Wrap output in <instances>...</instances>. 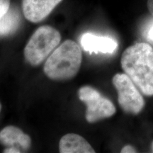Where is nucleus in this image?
I'll use <instances>...</instances> for the list:
<instances>
[{"mask_svg":"<svg viewBox=\"0 0 153 153\" xmlns=\"http://www.w3.org/2000/svg\"><path fill=\"white\" fill-rule=\"evenodd\" d=\"M120 64L143 94L153 96V48L150 44L137 43L126 48Z\"/></svg>","mask_w":153,"mask_h":153,"instance_id":"1","label":"nucleus"},{"mask_svg":"<svg viewBox=\"0 0 153 153\" xmlns=\"http://www.w3.org/2000/svg\"><path fill=\"white\" fill-rule=\"evenodd\" d=\"M82 60L79 45L72 40H68L50 55L44 65V72L53 80L70 79L79 72Z\"/></svg>","mask_w":153,"mask_h":153,"instance_id":"2","label":"nucleus"},{"mask_svg":"<svg viewBox=\"0 0 153 153\" xmlns=\"http://www.w3.org/2000/svg\"><path fill=\"white\" fill-rule=\"evenodd\" d=\"M61 35L52 26H42L34 32L24 49L26 60L33 66L41 65L56 48Z\"/></svg>","mask_w":153,"mask_h":153,"instance_id":"3","label":"nucleus"},{"mask_svg":"<svg viewBox=\"0 0 153 153\" xmlns=\"http://www.w3.org/2000/svg\"><path fill=\"white\" fill-rule=\"evenodd\" d=\"M113 85L118 92V101L126 114L137 115L142 111L145 102L136 85L126 73L115 74Z\"/></svg>","mask_w":153,"mask_h":153,"instance_id":"4","label":"nucleus"},{"mask_svg":"<svg viewBox=\"0 0 153 153\" xmlns=\"http://www.w3.org/2000/svg\"><path fill=\"white\" fill-rule=\"evenodd\" d=\"M79 98L87 106L86 119L89 123L110 118L116 111V107L109 99L90 86H84L78 91Z\"/></svg>","mask_w":153,"mask_h":153,"instance_id":"5","label":"nucleus"},{"mask_svg":"<svg viewBox=\"0 0 153 153\" xmlns=\"http://www.w3.org/2000/svg\"><path fill=\"white\" fill-rule=\"evenodd\" d=\"M62 0H22L25 18L32 23L44 20Z\"/></svg>","mask_w":153,"mask_h":153,"instance_id":"6","label":"nucleus"},{"mask_svg":"<svg viewBox=\"0 0 153 153\" xmlns=\"http://www.w3.org/2000/svg\"><path fill=\"white\" fill-rule=\"evenodd\" d=\"M81 45L87 52L104 54H111L118 47V43L114 38L89 33L82 36Z\"/></svg>","mask_w":153,"mask_h":153,"instance_id":"7","label":"nucleus"},{"mask_svg":"<svg viewBox=\"0 0 153 153\" xmlns=\"http://www.w3.org/2000/svg\"><path fill=\"white\" fill-rule=\"evenodd\" d=\"M0 143L7 148H16L21 151H26L30 148L31 140L19 128L10 126L0 131Z\"/></svg>","mask_w":153,"mask_h":153,"instance_id":"8","label":"nucleus"},{"mask_svg":"<svg viewBox=\"0 0 153 153\" xmlns=\"http://www.w3.org/2000/svg\"><path fill=\"white\" fill-rule=\"evenodd\" d=\"M59 149L61 153H94L90 144L79 135L68 133L60 139Z\"/></svg>","mask_w":153,"mask_h":153,"instance_id":"9","label":"nucleus"},{"mask_svg":"<svg viewBox=\"0 0 153 153\" xmlns=\"http://www.w3.org/2000/svg\"><path fill=\"white\" fill-rule=\"evenodd\" d=\"M21 17L16 9H9L0 19V36L14 33L19 26Z\"/></svg>","mask_w":153,"mask_h":153,"instance_id":"10","label":"nucleus"},{"mask_svg":"<svg viewBox=\"0 0 153 153\" xmlns=\"http://www.w3.org/2000/svg\"><path fill=\"white\" fill-rule=\"evenodd\" d=\"M10 9V0H0V19Z\"/></svg>","mask_w":153,"mask_h":153,"instance_id":"11","label":"nucleus"},{"mask_svg":"<svg viewBox=\"0 0 153 153\" xmlns=\"http://www.w3.org/2000/svg\"><path fill=\"white\" fill-rule=\"evenodd\" d=\"M144 36L147 41L153 43V22L149 24L145 28Z\"/></svg>","mask_w":153,"mask_h":153,"instance_id":"12","label":"nucleus"},{"mask_svg":"<svg viewBox=\"0 0 153 153\" xmlns=\"http://www.w3.org/2000/svg\"><path fill=\"white\" fill-rule=\"evenodd\" d=\"M121 153H135L137 152L135 148H134L132 145H128L124 146L123 148L121 149V151H120Z\"/></svg>","mask_w":153,"mask_h":153,"instance_id":"13","label":"nucleus"},{"mask_svg":"<svg viewBox=\"0 0 153 153\" xmlns=\"http://www.w3.org/2000/svg\"><path fill=\"white\" fill-rule=\"evenodd\" d=\"M4 152L6 153H20L22 152V151L19 150V149L16 148H7L5 149V150L4 151Z\"/></svg>","mask_w":153,"mask_h":153,"instance_id":"14","label":"nucleus"},{"mask_svg":"<svg viewBox=\"0 0 153 153\" xmlns=\"http://www.w3.org/2000/svg\"><path fill=\"white\" fill-rule=\"evenodd\" d=\"M147 6H148V9L149 11H150V13L153 16V0H148Z\"/></svg>","mask_w":153,"mask_h":153,"instance_id":"15","label":"nucleus"},{"mask_svg":"<svg viewBox=\"0 0 153 153\" xmlns=\"http://www.w3.org/2000/svg\"><path fill=\"white\" fill-rule=\"evenodd\" d=\"M152 152H153V142L152 143Z\"/></svg>","mask_w":153,"mask_h":153,"instance_id":"16","label":"nucleus"},{"mask_svg":"<svg viewBox=\"0 0 153 153\" xmlns=\"http://www.w3.org/2000/svg\"><path fill=\"white\" fill-rule=\"evenodd\" d=\"M1 105L0 104V111H1Z\"/></svg>","mask_w":153,"mask_h":153,"instance_id":"17","label":"nucleus"}]
</instances>
